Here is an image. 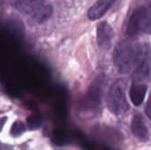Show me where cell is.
Instances as JSON below:
<instances>
[{
	"label": "cell",
	"mask_w": 151,
	"mask_h": 150,
	"mask_svg": "<svg viewBox=\"0 0 151 150\" xmlns=\"http://www.w3.org/2000/svg\"><path fill=\"white\" fill-rule=\"evenodd\" d=\"M145 113H146V116L151 120V95L145 107Z\"/></svg>",
	"instance_id": "12"
},
{
	"label": "cell",
	"mask_w": 151,
	"mask_h": 150,
	"mask_svg": "<svg viewBox=\"0 0 151 150\" xmlns=\"http://www.w3.org/2000/svg\"><path fill=\"white\" fill-rule=\"evenodd\" d=\"M132 133L134 135L142 141H146L149 139V131L148 128L140 114H137L134 117L131 125Z\"/></svg>",
	"instance_id": "8"
},
{
	"label": "cell",
	"mask_w": 151,
	"mask_h": 150,
	"mask_svg": "<svg viewBox=\"0 0 151 150\" xmlns=\"http://www.w3.org/2000/svg\"><path fill=\"white\" fill-rule=\"evenodd\" d=\"M12 4L35 23L46 21L53 12V7L46 4L45 0H12Z\"/></svg>",
	"instance_id": "2"
},
{
	"label": "cell",
	"mask_w": 151,
	"mask_h": 150,
	"mask_svg": "<svg viewBox=\"0 0 151 150\" xmlns=\"http://www.w3.org/2000/svg\"><path fill=\"white\" fill-rule=\"evenodd\" d=\"M96 36L99 48L102 50H109L111 47L114 31L110 24L106 21H103L97 25Z\"/></svg>",
	"instance_id": "6"
},
{
	"label": "cell",
	"mask_w": 151,
	"mask_h": 150,
	"mask_svg": "<svg viewBox=\"0 0 151 150\" xmlns=\"http://www.w3.org/2000/svg\"><path fill=\"white\" fill-rule=\"evenodd\" d=\"M148 51L139 42L127 39L120 42L113 52V62L119 72L128 73L131 72H145Z\"/></svg>",
	"instance_id": "1"
},
{
	"label": "cell",
	"mask_w": 151,
	"mask_h": 150,
	"mask_svg": "<svg viewBox=\"0 0 151 150\" xmlns=\"http://www.w3.org/2000/svg\"><path fill=\"white\" fill-rule=\"evenodd\" d=\"M148 88L145 84L140 82H134L130 88V99L134 106H140L145 98Z\"/></svg>",
	"instance_id": "9"
},
{
	"label": "cell",
	"mask_w": 151,
	"mask_h": 150,
	"mask_svg": "<svg viewBox=\"0 0 151 150\" xmlns=\"http://www.w3.org/2000/svg\"><path fill=\"white\" fill-rule=\"evenodd\" d=\"M26 130L25 125L20 121H16L12 124L11 128V134L14 137H18L21 135Z\"/></svg>",
	"instance_id": "11"
},
{
	"label": "cell",
	"mask_w": 151,
	"mask_h": 150,
	"mask_svg": "<svg viewBox=\"0 0 151 150\" xmlns=\"http://www.w3.org/2000/svg\"><path fill=\"white\" fill-rule=\"evenodd\" d=\"M116 0H97L88 10V17L91 20L101 19L112 6Z\"/></svg>",
	"instance_id": "7"
},
{
	"label": "cell",
	"mask_w": 151,
	"mask_h": 150,
	"mask_svg": "<svg viewBox=\"0 0 151 150\" xmlns=\"http://www.w3.org/2000/svg\"><path fill=\"white\" fill-rule=\"evenodd\" d=\"M104 84L105 77L104 74H101L89 86L82 103V107L86 111H93L99 107Z\"/></svg>",
	"instance_id": "5"
},
{
	"label": "cell",
	"mask_w": 151,
	"mask_h": 150,
	"mask_svg": "<svg viewBox=\"0 0 151 150\" xmlns=\"http://www.w3.org/2000/svg\"><path fill=\"white\" fill-rule=\"evenodd\" d=\"M42 120L38 116H31L27 118V125L29 130H37L42 126Z\"/></svg>",
	"instance_id": "10"
},
{
	"label": "cell",
	"mask_w": 151,
	"mask_h": 150,
	"mask_svg": "<svg viewBox=\"0 0 151 150\" xmlns=\"http://www.w3.org/2000/svg\"><path fill=\"white\" fill-rule=\"evenodd\" d=\"M127 33L130 36L145 33L151 34V4L136 8L127 23Z\"/></svg>",
	"instance_id": "3"
},
{
	"label": "cell",
	"mask_w": 151,
	"mask_h": 150,
	"mask_svg": "<svg viewBox=\"0 0 151 150\" xmlns=\"http://www.w3.org/2000/svg\"><path fill=\"white\" fill-rule=\"evenodd\" d=\"M107 105L111 113L114 115H122L129 109V105L125 93V83L122 80H116L110 88Z\"/></svg>",
	"instance_id": "4"
}]
</instances>
